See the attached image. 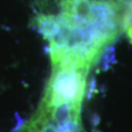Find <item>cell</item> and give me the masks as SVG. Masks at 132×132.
<instances>
[{"instance_id": "obj_1", "label": "cell", "mask_w": 132, "mask_h": 132, "mask_svg": "<svg viewBox=\"0 0 132 132\" xmlns=\"http://www.w3.org/2000/svg\"><path fill=\"white\" fill-rule=\"evenodd\" d=\"M118 12L116 0H61V13L41 15L37 24L52 56L89 68L117 37Z\"/></svg>"}, {"instance_id": "obj_2", "label": "cell", "mask_w": 132, "mask_h": 132, "mask_svg": "<svg viewBox=\"0 0 132 132\" xmlns=\"http://www.w3.org/2000/svg\"><path fill=\"white\" fill-rule=\"evenodd\" d=\"M55 68L50 85V104L55 108L66 104L80 106L84 95L87 69L75 65H55Z\"/></svg>"}, {"instance_id": "obj_3", "label": "cell", "mask_w": 132, "mask_h": 132, "mask_svg": "<svg viewBox=\"0 0 132 132\" xmlns=\"http://www.w3.org/2000/svg\"><path fill=\"white\" fill-rule=\"evenodd\" d=\"M121 24L127 37L132 42V0L128 1L126 7L124 8L121 17Z\"/></svg>"}]
</instances>
